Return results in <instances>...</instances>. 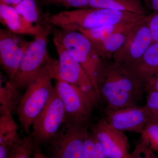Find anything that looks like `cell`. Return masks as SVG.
<instances>
[{
  "mask_svg": "<svg viewBox=\"0 0 158 158\" xmlns=\"http://www.w3.org/2000/svg\"><path fill=\"white\" fill-rule=\"evenodd\" d=\"M24 0H0V4L6 5L15 8Z\"/></svg>",
  "mask_w": 158,
  "mask_h": 158,
  "instance_id": "cell-33",
  "label": "cell"
},
{
  "mask_svg": "<svg viewBox=\"0 0 158 158\" xmlns=\"http://www.w3.org/2000/svg\"><path fill=\"white\" fill-rule=\"evenodd\" d=\"M0 21L6 30L19 35H33L43 34L48 27L36 25L28 22L11 6L0 4Z\"/></svg>",
  "mask_w": 158,
  "mask_h": 158,
  "instance_id": "cell-15",
  "label": "cell"
},
{
  "mask_svg": "<svg viewBox=\"0 0 158 158\" xmlns=\"http://www.w3.org/2000/svg\"><path fill=\"white\" fill-rule=\"evenodd\" d=\"M145 15L104 9L85 8L46 13L44 20L47 24L63 30H92L120 23L137 22Z\"/></svg>",
  "mask_w": 158,
  "mask_h": 158,
  "instance_id": "cell-2",
  "label": "cell"
},
{
  "mask_svg": "<svg viewBox=\"0 0 158 158\" xmlns=\"http://www.w3.org/2000/svg\"><path fill=\"white\" fill-rule=\"evenodd\" d=\"M32 158H48L35 146Z\"/></svg>",
  "mask_w": 158,
  "mask_h": 158,
  "instance_id": "cell-34",
  "label": "cell"
},
{
  "mask_svg": "<svg viewBox=\"0 0 158 158\" xmlns=\"http://www.w3.org/2000/svg\"><path fill=\"white\" fill-rule=\"evenodd\" d=\"M59 61L48 55L37 78L26 88L17 109L23 131L30 133L34 120L45 106L55 90L52 84L58 73Z\"/></svg>",
  "mask_w": 158,
  "mask_h": 158,
  "instance_id": "cell-3",
  "label": "cell"
},
{
  "mask_svg": "<svg viewBox=\"0 0 158 158\" xmlns=\"http://www.w3.org/2000/svg\"><path fill=\"white\" fill-rule=\"evenodd\" d=\"M146 15L130 30L121 48L113 56V61L125 68L139 60L152 44Z\"/></svg>",
  "mask_w": 158,
  "mask_h": 158,
  "instance_id": "cell-9",
  "label": "cell"
},
{
  "mask_svg": "<svg viewBox=\"0 0 158 158\" xmlns=\"http://www.w3.org/2000/svg\"><path fill=\"white\" fill-rule=\"evenodd\" d=\"M88 8H104L146 15V7L142 0H90Z\"/></svg>",
  "mask_w": 158,
  "mask_h": 158,
  "instance_id": "cell-16",
  "label": "cell"
},
{
  "mask_svg": "<svg viewBox=\"0 0 158 158\" xmlns=\"http://www.w3.org/2000/svg\"><path fill=\"white\" fill-rule=\"evenodd\" d=\"M52 26L43 34L35 37L26 50L17 72L11 81L18 89L27 88L37 78L49 54L47 45Z\"/></svg>",
  "mask_w": 158,
  "mask_h": 158,
  "instance_id": "cell-5",
  "label": "cell"
},
{
  "mask_svg": "<svg viewBox=\"0 0 158 158\" xmlns=\"http://www.w3.org/2000/svg\"><path fill=\"white\" fill-rule=\"evenodd\" d=\"M14 146L0 144V158H10Z\"/></svg>",
  "mask_w": 158,
  "mask_h": 158,
  "instance_id": "cell-30",
  "label": "cell"
},
{
  "mask_svg": "<svg viewBox=\"0 0 158 158\" xmlns=\"http://www.w3.org/2000/svg\"><path fill=\"white\" fill-rule=\"evenodd\" d=\"M82 158H95V138L91 131L86 135Z\"/></svg>",
  "mask_w": 158,
  "mask_h": 158,
  "instance_id": "cell-27",
  "label": "cell"
},
{
  "mask_svg": "<svg viewBox=\"0 0 158 158\" xmlns=\"http://www.w3.org/2000/svg\"><path fill=\"white\" fill-rule=\"evenodd\" d=\"M53 41L59 56L58 73L56 80H62L75 86L96 106L101 98L85 69L58 38L54 36Z\"/></svg>",
  "mask_w": 158,
  "mask_h": 158,
  "instance_id": "cell-6",
  "label": "cell"
},
{
  "mask_svg": "<svg viewBox=\"0 0 158 158\" xmlns=\"http://www.w3.org/2000/svg\"><path fill=\"white\" fill-rule=\"evenodd\" d=\"M141 135V141L154 152H158V123L148 122Z\"/></svg>",
  "mask_w": 158,
  "mask_h": 158,
  "instance_id": "cell-23",
  "label": "cell"
},
{
  "mask_svg": "<svg viewBox=\"0 0 158 158\" xmlns=\"http://www.w3.org/2000/svg\"><path fill=\"white\" fill-rule=\"evenodd\" d=\"M124 68L144 91L146 82L158 73V42L150 46L137 62Z\"/></svg>",
  "mask_w": 158,
  "mask_h": 158,
  "instance_id": "cell-14",
  "label": "cell"
},
{
  "mask_svg": "<svg viewBox=\"0 0 158 158\" xmlns=\"http://www.w3.org/2000/svg\"><path fill=\"white\" fill-rule=\"evenodd\" d=\"M129 31L114 34L100 40L90 41L100 59L103 61L111 60L123 44Z\"/></svg>",
  "mask_w": 158,
  "mask_h": 158,
  "instance_id": "cell-17",
  "label": "cell"
},
{
  "mask_svg": "<svg viewBox=\"0 0 158 158\" xmlns=\"http://www.w3.org/2000/svg\"><path fill=\"white\" fill-rule=\"evenodd\" d=\"M106 120L113 127L121 131L141 134L149 122L144 106H136L111 110H105Z\"/></svg>",
  "mask_w": 158,
  "mask_h": 158,
  "instance_id": "cell-13",
  "label": "cell"
},
{
  "mask_svg": "<svg viewBox=\"0 0 158 158\" xmlns=\"http://www.w3.org/2000/svg\"><path fill=\"white\" fill-rule=\"evenodd\" d=\"M102 61L98 88L101 99L106 104L105 110H118L137 105L144 90L122 65L113 59Z\"/></svg>",
  "mask_w": 158,
  "mask_h": 158,
  "instance_id": "cell-1",
  "label": "cell"
},
{
  "mask_svg": "<svg viewBox=\"0 0 158 158\" xmlns=\"http://www.w3.org/2000/svg\"><path fill=\"white\" fill-rule=\"evenodd\" d=\"M139 21L120 23L92 30H80L77 31L81 33L89 40H100L114 34L129 31Z\"/></svg>",
  "mask_w": 158,
  "mask_h": 158,
  "instance_id": "cell-19",
  "label": "cell"
},
{
  "mask_svg": "<svg viewBox=\"0 0 158 158\" xmlns=\"http://www.w3.org/2000/svg\"><path fill=\"white\" fill-rule=\"evenodd\" d=\"M67 121L62 100L55 89L48 102L34 120L31 135L35 145L47 144Z\"/></svg>",
  "mask_w": 158,
  "mask_h": 158,
  "instance_id": "cell-8",
  "label": "cell"
},
{
  "mask_svg": "<svg viewBox=\"0 0 158 158\" xmlns=\"http://www.w3.org/2000/svg\"><path fill=\"white\" fill-rule=\"evenodd\" d=\"M144 89L145 92L149 90L158 91V73L146 82Z\"/></svg>",
  "mask_w": 158,
  "mask_h": 158,
  "instance_id": "cell-29",
  "label": "cell"
},
{
  "mask_svg": "<svg viewBox=\"0 0 158 158\" xmlns=\"http://www.w3.org/2000/svg\"><path fill=\"white\" fill-rule=\"evenodd\" d=\"M55 81V89L64 105L67 121L88 124L94 105L75 86L62 80Z\"/></svg>",
  "mask_w": 158,
  "mask_h": 158,
  "instance_id": "cell-10",
  "label": "cell"
},
{
  "mask_svg": "<svg viewBox=\"0 0 158 158\" xmlns=\"http://www.w3.org/2000/svg\"><path fill=\"white\" fill-rule=\"evenodd\" d=\"M145 7L153 12H158V0H142Z\"/></svg>",
  "mask_w": 158,
  "mask_h": 158,
  "instance_id": "cell-31",
  "label": "cell"
},
{
  "mask_svg": "<svg viewBox=\"0 0 158 158\" xmlns=\"http://www.w3.org/2000/svg\"><path fill=\"white\" fill-rule=\"evenodd\" d=\"M131 154L133 158H158L153 151L141 141L136 144Z\"/></svg>",
  "mask_w": 158,
  "mask_h": 158,
  "instance_id": "cell-26",
  "label": "cell"
},
{
  "mask_svg": "<svg viewBox=\"0 0 158 158\" xmlns=\"http://www.w3.org/2000/svg\"><path fill=\"white\" fill-rule=\"evenodd\" d=\"M131 155H132V154H131ZM132 158H133V157H132Z\"/></svg>",
  "mask_w": 158,
  "mask_h": 158,
  "instance_id": "cell-36",
  "label": "cell"
},
{
  "mask_svg": "<svg viewBox=\"0 0 158 158\" xmlns=\"http://www.w3.org/2000/svg\"><path fill=\"white\" fill-rule=\"evenodd\" d=\"M35 146L31 134L20 138L13 148L10 158H32Z\"/></svg>",
  "mask_w": 158,
  "mask_h": 158,
  "instance_id": "cell-22",
  "label": "cell"
},
{
  "mask_svg": "<svg viewBox=\"0 0 158 158\" xmlns=\"http://www.w3.org/2000/svg\"><path fill=\"white\" fill-rule=\"evenodd\" d=\"M91 132L100 144L107 158H124L129 155V141L124 132L116 129L102 118Z\"/></svg>",
  "mask_w": 158,
  "mask_h": 158,
  "instance_id": "cell-12",
  "label": "cell"
},
{
  "mask_svg": "<svg viewBox=\"0 0 158 158\" xmlns=\"http://www.w3.org/2000/svg\"><path fill=\"white\" fill-rule=\"evenodd\" d=\"M88 124L66 121L48 144L51 158H82Z\"/></svg>",
  "mask_w": 158,
  "mask_h": 158,
  "instance_id": "cell-7",
  "label": "cell"
},
{
  "mask_svg": "<svg viewBox=\"0 0 158 158\" xmlns=\"http://www.w3.org/2000/svg\"><path fill=\"white\" fill-rule=\"evenodd\" d=\"M18 126L11 113L0 114V144L14 146L20 139Z\"/></svg>",
  "mask_w": 158,
  "mask_h": 158,
  "instance_id": "cell-20",
  "label": "cell"
},
{
  "mask_svg": "<svg viewBox=\"0 0 158 158\" xmlns=\"http://www.w3.org/2000/svg\"><path fill=\"white\" fill-rule=\"evenodd\" d=\"M124 158H132V156L131 153H130L127 156L125 157Z\"/></svg>",
  "mask_w": 158,
  "mask_h": 158,
  "instance_id": "cell-35",
  "label": "cell"
},
{
  "mask_svg": "<svg viewBox=\"0 0 158 158\" xmlns=\"http://www.w3.org/2000/svg\"><path fill=\"white\" fill-rule=\"evenodd\" d=\"M18 89L10 80H7L1 74L0 80V114L9 113L12 114L18 107L19 98Z\"/></svg>",
  "mask_w": 158,
  "mask_h": 158,
  "instance_id": "cell-18",
  "label": "cell"
},
{
  "mask_svg": "<svg viewBox=\"0 0 158 158\" xmlns=\"http://www.w3.org/2000/svg\"><path fill=\"white\" fill-rule=\"evenodd\" d=\"M54 36L61 41L69 54L81 65L100 97L98 78L102 61L98 56L90 40L81 32L74 30L56 29L54 31Z\"/></svg>",
  "mask_w": 158,
  "mask_h": 158,
  "instance_id": "cell-4",
  "label": "cell"
},
{
  "mask_svg": "<svg viewBox=\"0 0 158 158\" xmlns=\"http://www.w3.org/2000/svg\"><path fill=\"white\" fill-rule=\"evenodd\" d=\"M146 104L144 107L146 109L149 122L158 123V91H146Z\"/></svg>",
  "mask_w": 158,
  "mask_h": 158,
  "instance_id": "cell-24",
  "label": "cell"
},
{
  "mask_svg": "<svg viewBox=\"0 0 158 158\" xmlns=\"http://www.w3.org/2000/svg\"><path fill=\"white\" fill-rule=\"evenodd\" d=\"M31 42L6 29H0V62L4 70L13 79Z\"/></svg>",
  "mask_w": 158,
  "mask_h": 158,
  "instance_id": "cell-11",
  "label": "cell"
},
{
  "mask_svg": "<svg viewBox=\"0 0 158 158\" xmlns=\"http://www.w3.org/2000/svg\"><path fill=\"white\" fill-rule=\"evenodd\" d=\"M94 138H95V158H107L100 144L98 143L95 137Z\"/></svg>",
  "mask_w": 158,
  "mask_h": 158,
  "instance_id": "cell-32",
  "label": "cell"
},
{
  "mask_svg": "<svg viewBox=\"0 0 158 158\" xmlns=\"http://www.w3.org/2000/svg\"><path fill=\"white\" fill-rule=\"evenodd\" d=\"M43 5L62 6L66 8H88L90 0H39Z\"/></svg>",
  "mask_w": 158,
  "mask_h": 158,
  "instance_id": "cell-25",
  "label": "cell"
},
{
  "mask_svg": "<svg viewBox=\"0 0 158 158\" xmlns=\"http://www.w3.org/2000/svg\"><path fill=\"white\" fill-rule=\"evenodd\" d=\"M15 9L28 22L36 25H44L43 17H41L37 0H24L15 7Z\"/></svg>",
  "mask_w": 158,
  "mask_h": 158,
  "instance_id": "cell-21",
  "label": "cell"
},
{
  "mask_svg": "<svg viewBox=\"0 0 158 158\" xmlns=\"http://www.w3.org/2000/svg\"><path fill=\"white\" fill-rule=\"evenodd\" d=\"M146 18L152 36V43L158 42V12L147 14Z\"/></svg>",
  "mask_w": 158,
  "mask_h": 158,
  "instance_id": "cell-28",
  "label": "cell"
}]
</instances>
